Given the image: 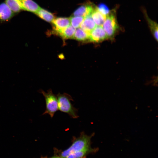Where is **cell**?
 Masks as SVG:
<instances>
[{
  "label": "cell",
  "instance_id": "1",
  "mask_svg": "<svg viewBox=\"0 0 158 158\" xmlns=\"http://www.w3.org/2000/svg\"><path fill=\"white\" fill-rule=\"evenodd\" d=\"M94 133L88 135L82 132L79 137L73 138L72 144L61 153V157L65 158L71 153L90 148L91 139Z\"/></svg>",
  "mask_w": 158,
  "mask_h": 158
},
{
  "label": "cell",
  "instance_id": "2",
  "mask_svg": "<svg viewBox=\"0 0 158 158\" xmlns=\"http://www.w3.org/2000/svg\"><path fill=\"white\" fill-rule=\"evenodd\" d=\"M58 102V110L68 114L73 118L79 117L78 114V109L75 108L71 103L73 100L70 95L59 93L56 95Z\"/></svg>",
  "mask_w": 158,
  "mask_h": 158
},
{
  "label": "cell",
  "instance_id": "3",
  "mask_svg": "<svg viewBox=\"0 0 158 158\" xmlns=\"http://www.w3.org/2000/svg\"><path fill=\"white\" fill-rule=\"evenodd\" d=\"M40 91L44 97L45 102L46 109L42 115L48 114L52 118L55 113L59 110L56 95L53 93L51 89L48 90L47 92L42 90Z\"/></svg>",
  "mask_w": 158,
  "mask_h": 158
},
{
  "label": "cell",
  "instance_id": "4",
  "mask_svg": "<svg viewBox=\"0 0 158 158\" xmlns=\"http://www.w3.org/2000/svg\"><path fill=\"white\" fill-rule=\"evenodd\" d=\"M108 38L111 39L114 37L118 26L114 12H110L107 16L102 25Z\"/></svg>",
  "mask_w": 158,
  "mask_h": 158
},
{
  "label": "cell",
  "instance_id": "5",
  "mask_svg": "<svg viewBox=\"0 0 158 158\" xmlns=\"http://www.w3.org/2000/svg\"><path fill=\"white\" fill-rule=\"evenodd\" d=\"M107 38V35L102 27L97 26L90 33L89 41L92 42H98Z\"/></svg>",
  "mask_w": 158,
  "mask_h": 158
},
{
  "label": "cell",
  "instance_id": "6",
  "mask_svg": "<svg viewBox=\"0 0 158 158\" xmlns=\"http://www.w3.org/2000/svg\"><path fill=\"white\" fill-rule=\"evenodd\" d=\"M93 5L90 3H86L81 5L73 13L74 16H80L85 17L91 15L95 9Z\"/></svg>",
  "mask_w": 158,
  "mask_h": 158
},
{
  "label": "cell",
  "instance_id": "7",
  "mask_svg": "<svg viewBox=\"0 0 158 158\" xmlns=\"http://www.w3.org/2000/svg\"><path fill=\"white\" fill-rule=\"evenodd\" d=\"M53 31L55 33L70 25V18L66 17H58L55 18L52 21Z\"/></svg>",
  "mask_w": 158,
  "mask_h": 158
},
{
  "label": "cell",
  "instance_id": "8",
  "mask_svg": "<svg viewBox=\"0 0 158 158\" xmlns=\"http://www.w3.org/2000/svg\"><path fill=\"white\" fill-rule=\"evenodd\" d=\"M15 14L11 10L5 2L0 4V21H8Z\"/></svg>",
  "mask_w": 158,
  "mask_h": 158
},
{
  "label": "cell",
  "instance_id": "9",
  "mask_svg": "<svg viewBox=\"0 0 158 158\" xmlns=\"http://www.w3.org/2000/svg\"><path fill=\"white\" fill-rule=\"evenodd\" d=\"M23 10L35 13L40 7L32 0H18Z\"/></svg>",
  "mask_w": 158,
  "mask_h": 158
},
{
  "label": "cell",
  "instance_id": "10",
  "mask_svg": "<svg viewBox=\"0 0 158 158\" xmlns=\"http://www.w3.org/2000/svg\"><path fill=\"white\" fill-rule=\"evenodd\" d=\"M96 25L91 15H90L84 17L80 26L83 30L90 33L96 27Z\"/></svg>",
  "mask_w": 158,
  "mask_h": 158
},
{
  "label": "cell",
  "instance_id": "11",
  "mask_svg": "<svg viewBox=\"0 0 158 158\" xmlns=\"http://www.w3.org/2000/svg\"><path fill=\"white\" fill-rule=\"evenodd\" d=\"M75 31V28L69 25L55 33L64 39H68L73 38Z\"/></svg>",
  "mask_w": 158,
  "mask_h": 158
},
{
  "label": "cell",
  "instance_id": "12",
  "mask_svg": "<svg viewBox=\"0 0 158 158\" xmlns=\"http://www.w3.org/2000/svg\"><path fill=\"white\" fill-rule=\"evenodd\" d=\"M35 14L41 19L49 22H52L55 18L53 14L41 8Z\"/></svg>",
  "mask_w": 158,
  "mask_h": 158
},
{
  "label": "cell",
  "instance_id": "13",
  "mask_svg": "<svg viewBox=\"0 0 158 158\" xmlns=\"http://www.w3.org/2000/svg\"><path fill=\"white\" fill-rule=\"evenodd\" d=\"M91 16L97 26H102L106 17V16L97 10L96 7L91 14Z\"/></svg>",
  "mask_w": 158,
  "mask_h": 158
},
{
  "label": "cell",
  "instance_id": "14",
  "mask_svg": "<svg viewBox=\"0 0 158 158\" xmlns=\"http://www.w3.org/2000/svg\"><path fill=\"white\" fill-rule=\"evenodd\" d=\"M5 2L15 14L23 10L18 0H5Z\"/></svg>",
  "mask_w": 158,
  "mask_h": 158
},
{
  "label": "cell",
  "instance_id": "15",
  "mask_svg": "<svg viewBox=\"0 0 158 158\" xmlns=\"http://www.w3.org/2000/svg\"><path fill=\"white\" fill-rule=\"evenodd\" d=\"M90 33L84 31L81 28H78L75 31L73 38L77 40L85 41L89 40Z\"/></svg>",
  "mask_w": 158,
  "mask_h": 158
},
{
  "label": "cell",
  "instance_id": "16",
  "mask_svg": "<svg viewBox=\"0 0 158 158\" xmlns=\"http://www.w3.org/2000/svg\"><path fill=\"white\" fill-rule=\"evenodd\" d=\"M92 150L90 147L73 152L69 154L65 158H82L91 152Z\"/></svg>",
  "mask_w": 158,
  "mask_h": 158
},
{
  "label": "cell",
  "instance_id": "17",
  "mask_svg": "<svg viewBox=\"0 0 158 158\" xmlns=\"http://www.w3.org/2000/svg\"><path fill=\"white\" fill-rule=\"evenodd\" d=\"M147 21L151 32L155 39L158 41V25L154 21L150 19L145 14Z\"/></svg>",
  "mask_w": 158,
  "mask_h": 158
},
{
  "label": "cell",
  "instance_id": "18",
  "mask_svg": "<svg viewBox=\"0 0 158 158\" xmlns=\"http://www.w3.org/2000/svg\"><path fill=\"white\" fill-rule=\"evenodd\" d=\"M84 18V17L82 16H71L69 18L70 23L74 28H78L80 26Z\"/></svg>",
  "mask_w": 158,
  "mask_h": 158
},
{
  "label": "cell",
  "instance_id": "19",
  "mask_svg": "<svg viewBox=\"0 0 158 158\" xmlns=\"http://www.w3.org/2000/svg\"><path fill=\"white\" fill-rule=\"evenodd\" d=\"M96 8L100 12L106 16L110 13L108 7L106 5L103 3L99 4Z\"/></svg>",
  "mask_w": 158,
  "mask_h": 158
},
{
  "label": "cell",
  "instance_id": "20",
  "mask_svg": "<svg viewBox=\"0 0 158 158\" xmlns=\"http://www.w3.org/2000/svg\"><path fill=\"white\" fill-rule=\"evenodd\" d=\"M51 158H61L58 157H52Z\"/></svg>",
  "mask_w": 158,
  "mask_h": 158
}]
</instances>
